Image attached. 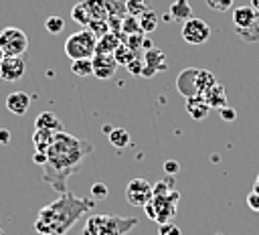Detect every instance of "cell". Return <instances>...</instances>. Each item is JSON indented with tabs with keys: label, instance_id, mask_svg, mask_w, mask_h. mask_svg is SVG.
Masks as SVG:
<instances>
[{
	"label": "cell",
	"instance_id": "cell-12",
	"mask_svg": "<svg viewBox=\"0 0 259 235\" xmlns=\"http://www.w3.org/2000/svg\"><path fill=\"white\" fill-rule=\"evenodd\" d=\"M91 63H93V75L97 79H111L115 75V69H117V63L113 59V55H99L95 53L91 57Z\"/></svg>",
	"mask_w": 259,
	"mask_h": 235
},
{
	"label": "cell",
	"instance_id": "cell-38",
	"mask_svg": "<svg viewBox=\"0 0 259 235\" xmlns=\"http://www.w3.org/2000/svg\"><path fill=\"white\" fill-rule=\"evenodd\" d=\"M219 113H221V118H223L225 122H235V120H237V111H235L233 107H229V105L221 107V109H219Z\"/></svg>",
	"mask_w": 259,
	"mask_h": 235
},
{
	"label": "cell",
	"instance_id": "cell-22",
	"mask_svg": "<svg viewBox=\"0 0 259 235\" xmlns=\"http://www.w3.org/2000/svg\"><path fill=\"white\" fill-rule=\"evenodd\" d=\"M107 138H109V144H111L113 148H119V150L130 144V132H127L125 128H113V130L107 134Z\"/></svg>",
	"mask_w": 259,
	"mask_h": 235
},
{
	"label": "cell",
	"instance_id": "cell-3",
	"mask_svg": "<svg viewBox=\"0 0 259 235\" xmlns=\"http://www.w3.org/2000/svg\"><path fill=\"white\" fill-rule=\"evenodd\" d=\"M138 225L136 217L119 215H89L81 235H127Z\"/></svg>",
	"mask_w": 259,
	"mask_h": 235
},
{
	"label": "cell",
	"instance_id": "cell-29",
	"mask_svg": "<svg viewBox=\"0 0 259 235\" xmlns=\"http://www.w3.org/2000/svg\"><path fill=\"white\" fill-rule=\"evenodd\" d=\"M136 32H142L138 16L125 14V16L121 18V34H136ZM121 34H119V36H121Z\"/></svg>",
	"mask_w": 259,
	"mask_h": 235
},
{
	"label": "cell",
	"instance_id": "cell-4",
	"mask_svg": "<svg viewBox=\"0 0 259 235\" xmlns=\"http://www.w3.org/2000/svg\"><path fill=\"white\" fill-rule=\"evenodd\" d=\"M95 45H97V36L89 28H81V30L73 32L71 36H67V41H65V55L71 61L91 59L95 55Z\"/></svg>",
	"mask_w": 259,
	"mask_h": 235
},
{
	"label": "cell",
	"instance_id": "cell-20",
	"mask_svg": "<svg viewBox=\"0 0 259 235\" xmlns=\"http://www.w3.org/2000/svg\"><path fill=\"white\" fill-rule=\"evenodd\" d=\"M170 16L172 20H178V22H184L188 18H192V6L188 0H174L170 4Z\"/></svg>",
	"mask_w": 259,
	"mask_h": 235
},
{
	"label": "cell",
	"instance_id": "cell-16",
	"mask_svg": "<svg viewBox=\"0 0 259 235\" xmlns=\"http://www.w3.org/2000/svg\"><path fill=\"white\" fill-rule=\"evenodd\" d=\"M121 45V38H119V34H115V32H105L103 36H99L97 38V45H95V53H99V55H113V51L117 49Z\"/></svg>",
	"mask_w": 259,
	"mask_h": 235
},
{
	"label": "cell",
	"instance_id": "cell-7",
	"mask_svg": "<svg viewBox=\"0 0 259 235\" xmlns=\"http://www.w3.org/2000/svg\"><path fill=\"white\" fill-rule=\"evenodd\" d=\"M180 34H182L184 43H188V45H204L208 41V36H210V26H208L206 20L192 16V18L182 22Z\"/></svg>",
	"mask_w": 259,
	"mask_h": 235
},
{
	"label": "cell",
	"instance_id": "cell-19",
	"mask_svg": "<svg viewBox=\"0 0 259 235\" xmlns=\"http://www.w3.org/2000/svg\"><path fill=\"white\" fill-rule=\"evenodd\" d=\"M55 134L53 130H40V128H34V134H32V144H34V150L36 152H47L49 146L53 144L55 140Z\"/></svg>",
	"mask_w": 259,
	"mask_h": 235
},
{
	"label": "cell",
	"instance_id": "cell-28",
	"mask_svg": "<svg viewBox=\"0 0 259 235\" xmlns=\"http://www.w3.org/2000/svg\"><path fill=\"white\" fill-rule=\"evenodd\" d=\"M235 32L243 41H247V43H257L259 41V22H253L251 26H243V28H237L235 26Z\"/></svg>",
	"mask_w": 259,
	"mask_h": 235
},
{
	"label": "cell",
	"instance_id": "cell-44",
	"mask_svg": "<svg viewBox=\"0 0 259 235\" xmlns=\"http://www.w3.org/2000/svg\"><path fill=\"white\" fill-rule=\"evenodd\" d=\"M253 190L259 192V174H257V178H255V186H253Z\"/></svg>",
	"mask_w": 259,
	"mask_h": 235
},
{
	"label": "cell",
	"instance_id": "cell-1",
	"mask_svg": "<svg viewBox=\"0 0 259 235\" xmlns=\"http://www.w3.org/2000/svg\"><path fill=\"white\" fill-rule=\"evenodd\" d=\"M93 144L77 138L65 130L55 134L53 144L47 150V164L42 166V182H47L57 192H67V180L77 174L87 160L89 154H93Z\"/></svg>",
	"mask_w": 259,
	"mask_h": 235
},
{
	"label": "cell",
	"instance_id": "cell-46",
	"mask_svg": "<svg viewBox=\"0 0 259 235\" xmlns=\"http://www.w3.org/2000/svg\"><path fill=\"white\" fill-rule=\"evenodd\" d=\"M4 57H6V55H4V53H2V49H0V65H2V61H4Z\"/></svg>",
	"mask_w": 259,
	"mask_h": 235
},
{
	"label": "cell",
	"instance_id": "cell-30",
	"mask_svg": "<svg viewBox=\"0 0 259 235\" xmlns=\"http://www.w3.org/2000/svg\"><path fill=\"white\" fill-rule=\"evenodd\" d=\"M45 28L51 32V34H59L63 28H65V18L59 14H53V16H49L47 20H45Z\"/></svg>",
	"mask_w": 259,
	"mask_h": 235
},
{
	"label": "cell",
	"instance_id": "cell-34",
	"mask_svg": "<svg viewBox=\"0 0 259 235\" xmlns=\"http://www.w3.org/2000/svg\"><path fill=\"white\" fill-rule=\"evenodd\" d=\"M233 2L235 0H206V6L210 10H217V12H227V10H231Z\"/></svg>",
	"mask_w": 259,
	"mask_h": 235
},
{
	"label": "cell",
	"instance_id": "cell-15",
	"mask_svg": "<svg viewBox=\"0 0 259 235\" xmlns=\"http://www.w3.org/2000/svg\"><path fill=\"white\" fill-rule=\"evenodd\" d=\"M186 111H188V115H190L192 120L200 122V120H204V118L208 115L210 107H208V103L204 101L202 95H194V97H188V99H186Z\"/></svg>",
	"mask_w": 259,
	"mask_h": 235
},
{
	"label": "cell",
	"instance_id": "cell-24",
	"mask_svg": "<svg viewBox=\"0 0 259 235\" xmlns=\"http://www.w3.org/2000/svg\"><path fill=\"white\" fill-rule=\"evenodd\" d=\"M71 18L77 20L79 24H83V26H89V22H91V14H89V10H87V6H85L83 0L77 2V4L73 6V10H71Z\"/></svg>",
	"mask_w": 259,
	"mask_h": 235
},
{
	"label": "cell",
	"instance_id": "cell-33",
	"mask_svg": "<svg viewBox=\"0 0 259 235\" xmlns=\"http://www.w3.org/2000/svg\"><path fill=\"white\" fill-rule=\"evenodd\" d=\"M107 194H109L107 184H103V182H93V186H91V199L103 201V199H107Z\"/></svg>",
	"mask_w": 259,
	"mask_h": 235
},
{
	"label": "cell",
	"instance_id": "cell-26",
	"mask_svg": "<svg viewBox=\"0 0 259 235\" xmlns=\"http://www.w3.org/2000/svg\"><path fill=\"white\" fill-rule=\"evenodd\" d=\"M71 71H73L77 77H89V75H93V63H91V59H77V61H71Z\"/></svg>",
	"mask_w": 259,
	"mask_h": 235
},
{
	"label": "cell",
	"instance_id": "cell-5",
	"mask_svg": "<svg viewBox=\"0 0 259 235\" xmlns=\"http://www.w3.org/2000/svg\"><path fill=\"white\" fill-rule=\"evenodd\" d=\"M178 199H180V192H176V190H172L170 194H164V197H154V199L144 207V211H146L148 219L156 221L158 225L168 223V221H172V217H174V213H176Z\"/></svg>",
	"mask_w": 259,
	"mask_h": 235
},
{
	"label": "cell",
	"instance_id": "cell-39",
	"mask_svg": "<svg viewBox=\"0 0 259 235\" xmlns=\"http://www.w3.org/2000/svg\"><path fill=\"white\" fill-rule=\"evenodd\" d=\"M178 170H180V164L176 160H166L164 162V172L166 174H176Z\"/></svg>",
	"mask_w": 259,
	"mask_h": 235
},
{
	"label": "cell",
	"instance_id": "cell-27",
	"mask_svg": "<svg viewBox=\"0 0 259 235\" xmlns=\"http://www.w3.org/2000/svg\"><path fill=\"white\" fill-rule=\"evenodd\" d=\"M119 38H121V43H123L125 47H130V49L138 55V53L142 51V45H144V38H146V36H144V32H136V34H121Z\"/></svg>",
	"mask_w": 259,
	"mask_h": 235
},
{
	"label": "cell",
	"instance_id": "cell-18",
	"mask_svg": "<svg viewBox=\"0 0 259 235\" xmlns=\"http://www.w3.org/2000/svg\"><path fill=\"white\" fill-rule=\"evenodd\" d=\"M34 128L61 132V130H63V124H61V120H59L53 111H42V113H38V115H36V120H34Z\"/></svg>",
	"mask_w": 259,
	"mask_h": 235
},
{
	"label": "cell",
	"instance_id": "cell-40",
	"mask_svg": "<svg viewBox=\"0 0 259 235\" xmlns=\"http://www.w3.org/2000/svg\"><path fill=\"white\" fill-rule=\"evenodd\" d=\"M32 162H36L38 166H45V164H47V152H34Z\"/></svg>",
	"mask_w": 259,
	"mask_h": 235
},
{
	"label": "cell",
	"instance_id": "cell-31",
	"mask_svg": "<svg viewBox=\"0 0 259 235\" xmlns=\"http://www.w3.org/2000/svg\"><path fill=\"white\" fill-rule=\"evenodd\" d=\"M148 10V4L146 0H125V12L130 16H140L142 12Z\"/></svg>",
	"mask_w": 259,
	"mask_h": 235
},
{
	"label": "cell",
	"instance_id": "cell-42",
	"mask_svg": "<svg viewBox=\"0 0 259 235\" xmlns=\"http://www.w3.org/2000/svg\"><path fill=\"white\" fill-rule=\"evenodd\" d=\"M142 49H146V51H150V49H154V45H152V41H150V38H144V45H142Z\"/></svg>",
	"mask_w": 259,
	"mask_h": 235
},
{
	"label": "cell",
	"instance_id": "cell-23",
	"mask_svg": "<svg viewBox=\"0 0 259 235\" xmlns=\"http://www.w3.org/2000/svg\"><path fill=\"white\" fill-rule=\"evenodd\" d=\"M217 83V77L206 71V69H198V75H196V89H198V95H202L206 89H210L212 85Z\"/></svg>",
	"mask_w": 259,
	"mask_h": 235
},
{
	"label": "cell",
	"instance_id": "cell-41",
	"mask_svg": "<svg viewBox=\"0 0 259 235\" xmlns=\"http://www.w3.org/2000/svg\"><path fill=\"white\" fill-rule=\"evenodd\" d=\"M10 142V132L6 128H0V144H8Z\"/></svg>",
	"mask_w": 259,
	"mask_h": 235
},
{
	"label": "cell",
	"instance_id": "cell-17",
	"mask_svg": "<svg viewBox=\"0 0 259 235\" xmlns=\"http://www.w3.org/2000/svg\"><path fill=\"white\" fill-rule=\"evenodd\" d=\"M253 22H257V12L251 8V6H237L233 10V24L237 28H243V26H251Z\"/></svg>",
	"mask_w": 259,
	"mask_h": 235
},
{
	"label": "cell",
	"instance_id": "cell-11",
	"mask_svg": "<svg viewBox=\"0 0 259 235\" xmlns=\"http://www.w3.org/2000/svg\"><path fill=\"white\" fill-rule=\"evenodd\" d=\"M196 75H198V69L196 67H186L178 73L176 77V91L188 99V97H194L198 95V89H196Z\"/></svg>",
	"mask_w": 259,
	"mask_h": 235
},
{
	"label": "cell",
	"instance_id": "cell-9",
	"mask_svg": "<svg viewBox=\"0 0 259 235\" xmlns=\"http://www.w3.org/2000/svg\"><path fill=\"white\" fill-rule=\"evenodd\" d=\"M26 73V61L22 57H4L2 65H0V79L14 83L18 79H22Z\"/></svg>",
	"mask_w": 259,
	"mask_h": 235
},
{
	"label": "cell",
	"instance_id": "cell-13",
	"mask_svg": "<svg viewBox=\"0 0 259 235\" xmlns=\"http://www.w3.org/2000/svg\"><path fill=\"white\" fill-rule=\"evenodd\" d=\"M30 107V95L24 91H12L6 97V109L16 115H24Z\"/></svg>",
	"mask_w": 259,
	"mask_h": 235
},
{
	"label": "cell",
	"instance_id": "cell-36",
	"mask_svg": "<svg viewBox=\"0 0 259 235\" xmlns=\"http://www.w3.org/2000/svg\"><path fill=\"white\" fill-rule=\"evenodd\" d=\"M132 75H136V77H142V69H144V59L140 61V57H136L132 63H127V67H125Z\"/></svg>",
	"mask_w": 259,
	"mask_h": 235
},
{
	"label": "cell",
	"instance_id": "cell-6",
	"mask_svg": "<svg viewBox=\"0 0 259 235\" xmlns=\"http://www.w3.org/2000/svg\"><path fill=\"white\" fill-rule=\"evenodd\" d=\"M0 49L6 57H22L28 49V36L22 28L6 26L0 30Z\"/></svg>",
	"mask_w": 259,
	"mask_h": 235
},
{
	"label": "cell",
	"instance_id": "cell-25",
	"mask_svg": "<svg viewBox=\"0 0 259 235\" xmlns=\"http://www.w3.org/2000/svg\"><path fill=\"white\" fill-rule=\"evenodd\" d=\"M136 57H138V55H136L130 47H125L123 43L113 51V59H115V63H117V65H123V67H127V63H132Z\"/></svg>",
	"mask_w": 259,
	"mask_h": 235
},
{
	"label": "cell",
	"instance_id": "cell-2",
	"mask_svg": "<svg viewBox=\"0 0 259 235\" xmlns=\"http://www.w3.org/2000/svg\"><path fill=\"white\" fill-rule=\"evenodd\" d=\"M93 205L95 201H91V197L83 199L67 190L38 211L32 227L38 235H67L81 215L93 209Z\"/></svg>",
	"mask_w": 259,
	"mask_h": 235
},
{
	"label": "cell",
	"instance_id": "cell-32",
	"mask_svg": "<svg viewBox=\"0 0 259 235\" xmlns=\"http://www.w3.org/2000/svg\"><path fill=\"white\" fill-rule=\"evenodd\" d=\"M87 28H89L97 38H99V36H103L105 32H109V24H107V20H91Z\"/></svg>",
	"mask_w": 259,
	"mask_h": 235
},
{
	"label": "cell",
	"instance_id": "cell-8",
	"mask_svg": "<svg viewBox=\"0 0 259 235\" xmlns=\"http://www.w3.org/2000/svg\"><path fill=\"white\" fill-rule=\"evenodd\" d=\"M125 199L132 207H146L154 199V188L146 178H134L125 186Z\"/></svg>",
	"mask_w": 259,
	"mask_h": 235
},
{
	"label": "cell",
	"instance_id": "cell-37",
	"mask_svg": "<svg viewBox=\"0 0 259 235\" xmlns=\"http://www.w3.org/2000/svg\"><path fill=\"white\" fill-rule=\"evenodd\" d=\"M247 207H249L251 211H255V213H259V192H255V190H251V192L247 194Z\"/></svg>",
	"mask_w": 259,
	"mask_h": 235
},
{
	"label": "cell",
	"instance_id": "cell-45",
	"mask_svg": "<svg viewBox=\"0 0 259 235\" xmlns=\"http://www.w3.org/2000/svg\"><path fill=\"white\" fill-rule=\"evenodd\" d=\"M101 130H103V134H109V132H111V130H113V128H111V126H103V128H101Z\"/></svg>",
	"mask_w": 259,
	"mask_h": 235
},
{
	"label": "cell",
	"instance_id": "cell-43",
	"mask_svg": "<svg viewBox=\"0 0 259 235\" xmlns=\"http://www.w3.org/2000/svg\"><path fill=\"white\" fill-rule=\"evenodd\" d=\"M251 8H253L255 12H259V0H251Z\"/></svg>",
	"mask_w": 259,
	"mask_h": 235
},
{
	"label": "cell",
	"instance_id": "cell-21",
	"mask_svg": "<svg viewBox=\"0 0 259 235\" xmlns=\"http://www.w3.org/2000/svg\"><path fill=\"white\" fill-rule=\"evenodd\" d=\"M138 20H140V28H142V32L144 34H150V32H154L156 30V26H158V14L154 12V10H146V12H142L140 16H138Z\"/></svg>",
	"mask_w": 259,
	"mask_h": 235
},
{
	"label": "cell",
	"instance_id": "cell-14",
	"mask_svg": "<svg viewBox=\"0 0 259 235\" xmlns=\"http://www.w3.org/2000/svg\"><path fill=\"white\" fill-rule=\"evenodd\" d=\"M202 97H204V101L208 103L210 109H221V107L227 105V91L221 83H214L210 89H206L202 93Z\"/></svg>",
	"mask_w": 259,
	"mask_h": 235
},
{
	"label": "cell",
	"instance_id": "cell-35",
	"mask_svg": "<svg viewBox=\"0 0 259 235\" xmlns=\"http://www.w3.org/2000/svg\"><path fill=\"white\" fill-rule=\"evenodd\" d=\"M158 235H182V231H180V227L176 223L168 221V223H162L158 227Z\"/></svg>",
	"mask_w": 259,
	"mask_h": 235
},
{
	"label": "cell",
	"instance_id": "cell-10",
	"mask_svg": "<svg viewBox=\"0 0 259 235\" xmlns=\"http://www.w3.org/2000/svg\"><path fill=\"white\" fill-rule=\"evenodd\" d=\"M168 69V61L166 55L160 49H150L144 53V69H142V77H152L156 73H162Z\"/></svg>",
	"mask_w": 259,
	"mask_h": 235
}]
</instances>
